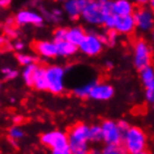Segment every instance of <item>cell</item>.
I'll return each mask as SVG.
<instances>
[{
    "label": "cell",
    "instance_id": "obj_8",
    "mask_svg": "<svg viewBox=\"0 0 154 154\" xmlns=\"http://www.w3.org/2000/svg\"><path fill=\"white\" fill-rule=\"evenodd\" d=\"M40 141L44 145L51 147V150L68 146L67 135L60 131H50L44 133L40 137Z\"/></svg>",
    "mask_w": 154,
    "mask_h": 154
},
{
    "label": "cell",
    "instance_id": "obj_2",
    "mask_svg": "<svg viewBox=\"0 0 154 154\" xmlns=\"http://www.w3.org/2000/svg\"><path fill=\"white\" fill-rule=\"evenodd\" d=\"M89 126L83 123L76 124L67 136L68 147L72 154H88Z\"/></svg>",
    "mask_w": 154,
    "mask_h": 154
},
{
    "label": "cell",
    "instance_id": "obj_19",
    "mask_svg": "<svg viewBox=\"0 0 154 154\" xmlns=\"http://www.w3.org/2000/svg\"><path fill=\"white\" fill-rule=\"evenodd\" d=\"M38 67L36 64H32V65L26 66L23 70V82L26 83V85L28 86H32V83H34V78L36 76V73L38 70Z\"/></svg>",
    "mask_w": 154,
    "mask_h": 154
},
{
    "label": "cell",
    "instance_id": "obj_40",
    "mask_svg": "<svg viewBox=\"0 0 154 154\" xmlns=\"http://www.w3.org/2000/svg\"><path fill=\"white\" fill-rule=\"evenodd\" d=\"M106 66L107 67H112V63H106Z\"/></svg>",
    "mask_w": 154,
    "mask_h": 154
},
{
    "label": "cell",
    "instance_id": "obj_21",
    "mask_svg": "<svg viewBox=\"0 0 154 154\" xmlns=\"http://www.w3.org/2000/svg\"><path fill=\"white\" fill-rule=\"evenodd\" d=\"M93 84H94V83H87V84H84V85H82V86H78L76 88H74V94L78 97H82V98L88 97Z\"/></svg>",
    "mask_w": 154,
    "mask_h": 154
},
{
    "label": "cell",
    "instance_id": "obj_10",
    "mask_svg": "<svg viewBox=\"0 0 154 154\" xmlns=\"http://www.w3.org/2000/svg\"><path fill=\"white\" fill-rule=\"evenodd\" d=\"M114 95V88L109 84L105 83H94L89 93V96L96 100H107Z\"/></svg>",
    "mask_w": 154,
    "mask_h": 154
},
{
    "label": "cell",
    "instance_id": "obj_37",
    "mask_svg": "<svg viewBox=\"0 0 154 154\" xmlns=\"http://www.w3.org/2000/svg\"><path fill=\"white\" fill-rule=\"evenodd\" d=\"M88 154H102V153H100V151L97 150V149H92L91 151H88Z\"/></svg>",
    "mask_w": 154,
    "mask_h": 154
},
{
    "label": "cell",
    "instance_id": "obj_39",
    "mask_svg": "<svg viewBox=\"0 0 154 154\" xmlns=\"http://www.w3.org/2000/svg\"><path fill=\"white\" fill-rule=\"evenodd\" d=\"M2 44H5V39L2 37H0V45H2Z\"/></svg>",
    "mask_w": 154,
    "mask_h": 154
},
{
    "label": "cell",
    "instance_id": "obj_1",
    "mask_svg": "<svg viewBox=\"0 0 154 154\" xmlns=\"http://www.w3.org/2000/svg\"><path fill=\"white\" fill-rule=\"evenodd\" d=\"M111 14V1H87L82 11L83 19L92 25H103L105 17Z\"/></svg>",
    "mask_w": 154,
    "mask_h": 154
},
{
    "label": "cell",
    "instance_id": "obj_36",
    "mask_svg": "<svg viewBox=\"0 0 154 154\" xmlns=\"http://www.w3.org/2000/svg\"><path fill=\"white\" fill-rule=\"evenodd\" d=\"M9 4H10L9 0H0V7H7Z\"/></svg>",
    "mask_w": 154,
    "mask_h": 154
},
{
    "label": "cell",
    "instance_id": "obj_14",
    "mask_svg": "<svg viewBox=\"0 0 154 154\" xmlns=\"http://www.w3.org/2000/svg\"><path fill=\"white\" fill-rule=\"evenodd\" d=\"M86 2L85 0H68L64 4V10L72 19H77L82 15Z\"/></svg>",
    "mask_w": 154,
    "mask_h": 154
},
{
    "label": "cell",
    "instance_id": "obj_41",
    "mask_svg": "<svg viewBox=\"0 0 154 154\" xmlns=\"http://www.w3.org/2000/svg\"><path fill=\"white\" fill-rule=\"evenodd\" d=\"M137 154H149V153H146V152L144 151V152H141V153H137Z\"/></svg>",
    "mask_w": 154,
    "mask_h": 154
},
{
    "label": "cell",
    "instance_id": "obj_23",
    "mask_svg": "<svg viewBox=\"0 0 154 154\" xmlns=\"http://www.w3.org/2000/svg\"><path fill=\"white\" fill-rule=\"evenodd\" d=\"M102 154H127L124 150V147L119 145H106L100 151Z\"/></svg>",
    "mask_w": 154,
    "mask_h": 154
},
{
    "label": "cell",
    "instance_id": "obj_31",
    "mask_svg": "<svg viewBox=\"0 0 154 154\" xmlns=\"http://www.w3.org/2000/svg\"><path fill=\"white\" fill-rule=\"evenodd\" d=\"M51 154H72V153H70L69 147L65 146V147H60V149L51 150Z\"/></svg>",
    "mask_w": 154,
    "mask_h": 154
},
{
    "label": "cell",
    "instance_id": "obj_17",
    "mask_svg": "<svg viewBox=\"0 0 154 154\" xmlns=\"http://www.w3.org/2000/svg\"><path fill=\"white\" fill-rule=\"evenodd\" d=\"M56 44V49H57V55L63 56V57H68L72 56L77 51V47L72 45L70 42L63 40V42H55Z\"/></svg>",
    "mask_w": 154,
    "mask_h": 154
},
{
    "label": "cell",
    "instance_id": "obj_7",
    "mask_svg": "<svg viewBox=\"0 0 154 154\" xmlns=\"http://www.w3.org/2000/svg\"><path fill=\"white\" fill-rule=\"evenodd\" d=\"M79 49L82 53H84L87 56H95L100 54L103 49V42L100 40V36L94 35V34H88L85 35L83 42L79 44Z\"/></svg>",
    "mask_w": 154,
    "mask_h": 154
},
{
    "label": "cell",
    "instance_id": "obj_42",
    "mask_svg": "<svg viewBox=\"0 0 154 154\" xmlns=\"http://www.w3.org/2000/svg\"><path fill=\"white\" fill-rule=\"evenodd\" d=\"M0 88H1V84H0Z\"/></svg>",
    "mask_w": 154,
    "mask_h": 154
},
{
    "label": "cell",
    "instance_id": "obj_29",
    "mask_svg": "<svg viewBox=\"0 0 154 154\" xmlns=\"http://www.w3.org/2000/svg\"><path fill=\"white\" fill-rule=\"evenodd\" d=\"M2 73H4L5 77H6L7 79H12V78H16V77L18 76V72L15 69L9 68V67L4 68V69H2Z\"/></svg>",
    "mask_w": 154,
    "mask_h": 154
},
{
    "label": "cell",
    "instance_id": "obj_18",
    "mask_svg": "<svg viewBox=\"0 0 154 154\" xmlns=\"http://www.w3.org/2000/svg\"><path fill=\"white\" fill-rule=\"evenodd\" d=\"M141 78L145 88L154 89V70L151 66L145 67L141 70Z\"/></svg>",
    "mask_w": 154,
    "mask_h": 154
},
{
    "label": "cell",
    "instance_id": "obj_38",
    "mask_svg": "<svg viewBox=\"0 0 154 154\" xmlns=\"http://www.w3.org/2000/svg\"><path fill=\"white\" fill-rule=\"evenodd\" d=\"M12 23H14V19H12V18H9V19L7 20L8 25H12Z\"/></svg>",
    "mask_w": 154,
    "mask_h": 154
},
{
    "label": "cell",
    "instance_id": "obj_35",
    "mask_svg": "<svg viewBox=\"0 0 154 154\" xmlns=\"http://www.w3.org/2000/svg\"><path fill=\"white\" fill-rule=\"evenodd\" d=\"M23 116L21 115H16V116H14V119H12V121L15 122L16 124H19V123H21L23 122Z\"/></svg>",
    "mask_w": 154,
    "mask_h": 154
},
{
    "label": "cell",
    "instance_id": "obj_4",
    "mask_svg": "<svg viewBox=\"0 0 154 154\" xmlns=\"http://www.w3.org/2000/svg\"><path fill=\"white\" fill-rule=\"evenodd\" d=\"M45 78H46L47 89L53 94H60L65 88L64 78L65 69L60 66H49L45 68Z\"/></svg>",
    "mask_w": 154,
    "mask_h": 154
},
{
    "label": "cell",
    "instance_id": "obj_16",
    "mask_svg": "<svg viewBox=\"0 0 154 154\" xmlns=\"http://www.w3.org/2000/svg\"><path fill=\"white\" fill-rule=\"evenodd\" d=\"M85 31L79 27H73L70 29H67V34H66V42H70L72 45L78 47L79 44L83 42L85 37Z\"/></svg>",
    "mask_w": 154,
    "mask_h": 154
},
{
    "label": "cell",
    "instance_id": "obj_5",
    "mask_svg": "<svg viewBox=\"0 0 154 154\" xmlns=\"http://www.w3.org/2000/svg\"><path fill=\"white\" fill-rule=\"evenodd\" d=\"M102 140L107 145H119L123 141V133L113 121H104L100 125Z\"/></svg>",
    "mask_w": 154,
    "mask_h": 154
},
{
    "label": "cell",
    "instance_id": "obj_30",
    "mask_svg": "<svg viewBox=\"0 0 154 154\" xmlns=\"http://www.w3.org/2000/svg\"><path fill=\"white\" fill-rule=\"evenodd\" d=\"M116 124H117V127L119 128V131L122 132L123 134L130 128V124L127 123L126 121H119V122H117Z\"/></svg>",
    "mask_w": 154,
    "mask_h": 154
},
{
    "label": "cell",
    "instance_id": "obj_3",
    "mask_svg": "<svg viewBox=\"0 0 154 154\" xmlns=\"http://www.w3.org/2000/svg\"><path fill=\"white\" fill-rule=\"evenodd\" d=\"M124 150L126 153L130 154H137L145 151L146 147V135L140 128V127L130 126L123 134Z\"/></svg>",
    "mask_w": 154,
    "mask_h": 154
},
{
    "label": "cell",
    "instance_id": "obj_12",
    "mask_svg": "<svg viewBox=\"0 0 154 154\" xmlns=\"http://www.w3.org/2000/svg\"><path fill=\"white\" fill-rule=\"evenodd\" d=\"M111 14L115 17L133 15V5L127 0H116L111 2Z\"/></svg>",
    "mask_w": 154,
    "mask_h": 154
},
{
    "label": "cell",
    "instance_id": "obj_26",
    "mask_svg": "<svg viewBox=\"0 0 154 154\" xmlns=\"http://www.w3.org/2000/svg\"><path fill=\"white\" fill-rule=\"evenodd\" d=\"M9 136L11 140H20L23 137V131L19 126H12L9 128Z\"/></svg>",
    "mask_w": 154,
    "mask_h": 154
},
{
    "label": "cell",
    "instance_id": "obj_13",
    "mask_svg": "<svg viewBox=\"0 0 154 154\" xmlns=\"http://www.w3.org/2000/svg\"><path fill=\"white\" fill-rule=\"evenodd\" d=\"M135 25L133 17L131 16H123V17H115V25L114 29L117 34H130L134 30Z\"/></svg>",
    "mask_w": 154,
    "mask_h": 154
},
{
    "label": "cell",
    "instance_id": "obj_6",
    "mask_svg": "<svg viewBox=\"0 0 154 154\" xmlns=\"http://www.w3.org/2000/svg\"><path fill=\"white\" fill-rule=\"evenodd\" d=\"M151 64V49L144 40H139L134 47V65L137 69L142 70Z\"/></svg>",
    "mask_w": 154,
    "mask_h": 154
},
{
    "label": "cell",
    "instance_id": "obj_28",
    "mask_svg": "<svg viewBox=\"0 0 154 154\" xmlns=\"http://www.w3.org/2000/svg\"><path fill=\"white\" fill-rule=\"evenodd\" d=\"M103 25H104L107 29L113 30V29H114V25H115V16H113L112 14L107 15L105 17L104 21H103Z\"/></svg>",
    "mask_w": 154,
    "mask_h": 154
},
{
    "label": "cell",
    "instance_id": "obj_24",
    "mask_svg": "<svg viewBox=\"0 0 154 154\" xmlns=\"http://www.w3.org/2000/svg\"><path fill=\"white\" fill-rule=\"evenodd\" d=\"M35 59L36 58L34 57V56L28 55V54H18L17 55V60H18V63H19L20 65L25 66V67L35 64Z\"/></svg>",
    "mask_w": 154,
    "mask_h": 154
},
{
    "label": "cell",
    "instance_id": "obj_20",
    "mask_svg": "<svg viewBox=\"0 0 154 154\" xmlns=\"http://www.w3.org/2000/svg\"><path fill=\"white\" fill-rule=\"evenodd\" d=\"M32 86L36 89H38V91H45V89H47L46 78H45V68L38 67V70H37L36 76L34 78Z\"/></svg>",
    "mask_w": 154,
    "mask_h": 154
},
{
    "label": "cell",
    "instance_id": "obj_33",
    "mask_svg": "<svg viewBox=\"0 0 154 154\" xmlns=\"http://www.w3.org/2000/svg\"><path fill=\"white\" fill-rule=\"evenodd\" d=\"M6 32H7V35H9L10 37H15V36H17L16 30L15 29H12V28H7V29H6Z\"/></svg>",
    "mask_w": 154,
    "mask_h": 154
},
{
    "label": "cell",
    "instance_id": "obj_9",
    "mask_svg": "<svg viewBox=\"0 0 154 154\" xmlns=\"http://www.w3.org/2000/svg\"><path fill=\"white\" fill-rule=\"evenodd\" d=\"M133 20H134L135 27L143 31L150 30L153 26V15L152 11L146 9V8H141L139 10L134 12V15H132Z\"/></svg>",
    "mask_w": 154,
    "mask_h": 154
},
{
    "label": "cell",
    "instance_id": "obj_27",
    "mask_svg": "<svg viewBox=\"0 0 154 154\" xmlns=\"http://www.w3.org/2000/svg\"><path fill=\"white\" fill-rule=\"evenodd\" d=\"M66 34H67V29H65V28H58V29H56V31L54 32V42L66 40Z\"/></svg>",
    "mask_w": 154,
    "mask_h": 154
},
{
    "label": "cell",
    "instance_id": "obj_25",
    "mask_svg": "<svg viewBox=\"0 0 154 154\" xmlns=\"http://www.w3.org/2000/svg\"><path fill=\"white\" fill-rule=\"evenodd\" d=\"M100 40L103 44H109V45H113V44H115L116 42V38H117V32L115 30H109L104 36H100Z\"/></svg>",
    "mask_w": 154,
    "mask_h": 154
},
{
    "label": "cell",
    "instance_id": "obj_22",
    "mask_svg": "<svg viewBox=\"0 0 154 154\" xmlns=\"http://www.w3.org/2000/svg\"><path fill=\"white\" fill-rule=\"evenodd\" d=\"M88 141H93V142H100V141H102V130H100V126L94 125V126L89 127Z\"/></svg>",
    "mask_w": 154,
    "mask_h": 154
},
{
    "label": "cell",
    "instance_id": "obj_15",
    "mask_svg": "<svg viewBox=\"0 0 154 154\" xmlns=\"http://www.w3.org/2000/svg\"><path fill=\"white\" fill-rule=\"evenodd\" d=\"M36 51L40 56L46 58H53L57 56V49H56V44L54 42H38L35 45Z\"/></svg>",
    "mask_w": 154,
    "mask_h": 154
},
{
    "label": "cell",
    "instance_id": "obj_34",
    "mask_svg": "<svg viewBox=\"0 0 154 154\" xmlns=\"http://www.w3.org/2000/svg\"><path fill=\"white\" fill-rule=\"evenodd\" d=\"M23 47H25V45H23V42H15V49L16 50H21V49H23Z\"/></svg>",
    "mask_w": 154,
    "mask_h": 154
},
{
    "label": "cell",
    "instance_id": "obj_11",
    "mask_svg": "<svg viewBox=\"0 0 154 154\" xmlns=\"http://www.w3.org/2000/svg\"><path fill=\"white\" fill-rule=\"evenodd\" d=\"M42 16L32 10H21L16 15V23L18 25H35L39 26L42 23Z\"/></svg>",
    "mask_w": 154,
    "mask_h": 154
},
{
    "label": "cell",
    "instance_id": "obj_32",
    "mask_svg": "<svg viewBox=\"0 0 154 154\" xmlns=\"http://www.w3.org/2000/svg\"><path fill=\"white\" fill-rule=\"evenodd\" d=\"M145 98L149 103H153L154 102V89H146L145 92Z\"/></svg>",
    "mask_w": 154,
    "mask_h": 154
}]
</instances>
